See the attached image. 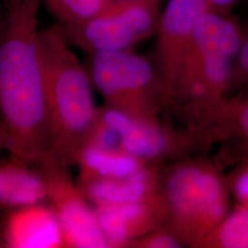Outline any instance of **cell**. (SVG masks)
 I'll list each match as a JSON object with an SVG mask.
<instances>
[{"label": "cell", "instance_id": "19", "mask_svg": "<svg viewBox=\"0 0 248 248\" xmlns=\"http://www.w3.org/2000/svg\"><path fill=\"white\" fill-rule=\"evenodd\" d=\"M232 189L240 205L248 208V162L234 175Z\"/></svg>", "mask_w": 248, "mask_h": 248}, {"label": "cell", "instance_id": "3", "mask_svg": "<svg viewBox=\"0 0 248 248\" xmlns=\"http://www.w3.org/2000/svg\"><path fill=\"white\" fill-rule=\"evenodd\" d=\"M244 34L231 13L208 10L199 19L169 104L188 129H198L226 98Z\"/></svg>", "mask_w": 248, "mask_h": 248}, {"label": "cell", "instance_id": "12", "mask_svg": "<svg viewBox=\"0 0 248 248\" xmlns=\"http://www.w3.org/2000/svg\"><path fill=\"white\" fill-rule=\"evenodd\" d=\"M78 183L90 203L96 207L130 203L155 195L160 191L161 177L156 165L150 164L131 177Z\"/></svg>", "mask_w": 248, "mask_h": 248}, {"label": "cell", "instance_id": "18", "mask_svg": "<svg viewBox=\"0 0 248 248\" xmlns=\"http://www.w3.org/2000/svg\"><path fill=\"white\" fill-rule=\"evenodd\" d=\"M234 86L248 87V29H245L242 46L233 66L232 87Z\"/></svg>", "mask_w": 248, "mask_h": 248}, {"label": "cell", "instance_id": "5", "mask_svg": "<svg viewBox=\"0 0 248 248\" xmlns=\"http://www.w3.org/2000/svg\"><path fill=\"white\" fill-rule=\"evenodd\" d=\"M107 106L144 120H159L168 102L154 60L132 50L90 54L88 69Z\"/></svg>", "mask_w": 248, "mask_h": 248}, {"label": "cell", "instance_id": "20", "mask_svg": "<svg viewBox=\"0 0 248 248\" xmlns=\"http://www.w3.org/2000/svg\"><path fill=\"white\" fill-rule=\"evenodd\" d=\"M209 9L221 13H231L241 0H204Z\"/></svg>", "mask_w": 248, "mask_h": 248}, {"label": "cell", "instance_id": "16", "mask_svg": "<svg viewBox=\"0 0 248 248\" xmlns=\"http://www.w3.org/2000/svg\"><path fill=\"white\" fill-rule=\"evenodd\" d=\"M62 26L82 24L95 17L110 0H42Z\"/></svg>", "mask_w": 248, "mask_h": 248}, {"label": "cell", "instance_id": "8", "mask_svg": "<svg viewBox=\"0 0 248 248\" xmlns=\"http://www.w3.org/2000/svg\"><path fill=\"white\" fill-rule=\"evenodd\" d=\"M209 9L204 0H169L155 31L154 62L169 107L199 19Z\"/></svg>", "mask_w": 248, "mask_h": 248}, {"label": "cell", "instance_id": "6", "mask_svg": "<svg viewBox=\"0 0 248 248\" xmlns=\"http://www.w3.org/2000/svg\"><path fill=\"white\" fill-rule=\"evenodd\" d=\"M162 0H110L88 21L62 26L72 47L90 54L132 50L155 35Z\"/></svg>", "mask_w": 248, "mask_h": 248}, {"label": "cell", "instance_id": "10", "mask_svg": "<svg viewBox=\"0 0 248 248\" xmlns=\"http://www.w3.org/2000/svg\"><path fill=\"white\" fill-rule=\"evenodd\" d=\"M2 211L0 248H65L58 217L46 202Z\"/></svg>", "mask_w": 248, "mask_h": 248}, {"label": "cell", "instance_id": "11", "mask_svg": "<svg viewBox=\"0 0 248 248\" xmlns=\"http://www.w3.org/2000/svg\"><path fill=\"white\" fill-rule=\"evenodd\" d=\"M122 151L138 159L156 165L201 143L197 133L188 129L178 132L160 123L130 116L122 132Z\"/></svg>", "mask_w": 248, "mask_h": 248}, {"label": "cell", "instance_id": "22", "mask_svg": "<svg viewBox=\"0 0 248 248\" xmlns=\"http://www.w3.org/2000/svg\"><path fill=\"white\" fill-rule=\"evenodd\" d=\"M2 150H5V143H4V136H3L2 125H1V121H0V152Z\"/></svg>", "mask_w": 248, "mask_h": 248}, {"label": "cell", "instance_id": "13", "mask_svg": "<svg viewBox=\"0 0 248 248\" xmlns=\"http://www.w3.org/2000/svg\"><path fill=\"white\" fill-rule=\"evenodd\" d=\"M47 189L41 172L9 158L0 160V209L45 202Z\"/></svg>", "mask_w": 248, "mask_h": 248}, {"label": "cell", "instance_id": "9", "mask_svg": "<svg viewBox=\"0 0 248 248\" xmlns=\"http://www.w3.org/2000/svg\"><path fill=\"white\" fill-rule=\"evenodd\" d=\"M109 248H126L133 240L165 227L167 209L161 190L139 202L94 207Z\"/></svg>", "mask_w": 248, "mask_h": 248}, {"label": "cell", "instance_id": "14", "mask_svg": "<svg viewBox=\"0 0 248 248\" xmlns=\"http://www.w3.org/2000/svg\"><path fill=\"white\" fill-rule=\"evenodd\" d=\"M78 181L131 177L150 165L122 150H104L83 146L76 159Z\"/></svg>", "mask_w": 248, "mask_h": 248}, {"label": "cell", "instance_id": "2", "mask_svg": "<svg viewBox=\"0 0 248 248\" xmlns=\"http://www.w3.org/2000/svg\"><path fill=\"white\" fill-rule=\"evenodd\" d=\"M39 51L45 85L50 155L62 166H75L94 123V86L89 72L57 22L40 30Z\"/></svg>", "mask_w": 248, "mask_h": 248}, {"label": "cell", "instance_id": "15", "mask_svg": "<svg viewBox=\"0 0 248 248\" xmlns=\"http://www.w3.org/2000/svg\"><path fill=\"white\" fill-rule=\"evenodd\" d=\"M198 248H248V208L228 213Z\"/></svg>", "mask_w": 248, "mask_h": 248}, {"label": "cell", "instance_id": "17", "mask_svg": "<svg viewBox=\"0 0 248 248\" xmlns=\"http://www.w3.org/2000/svg\"><path fill=\"white\" fill-rule=\"evenodd\" d=\"M184 246L177 236L166 227L153 231L140 238L133 240L128 248H179Z\"/></svg>", "mask_w": 248, "mask_h": 248}, {"label": "cell", "instance_id": "21", "mask_svg": "<svg viewBox=\"0 0 248 248\" xmlns=\"http://www.w3.org/2000/svg\"><path fill=\"white\" fill-rule=\"evenodd\" d=\"M6 26V1L0 0V41Z\"/></svg>", "mask_w": 248, "mask_h": 248}, {"label": "cell", "instance_id": "4", "mask_svg": "<svg viewBox=\"0 0 248 248\" xmlns=\"http://www.w3.org/2000/svg\"><path fill=\"white\" fill-rule=\"evenodd\" d=\"M166 209L165 227L184 247L197 248L228 213L227 186L206 160H181L161 177Z\"/></svg>", "mask_w": 248, "mask_h": 248}, {"label": "cell", "instance_id": "1", "mask_svg": "<svg viewBox=\"0 0 248 248\" xmlns=\"http://www.w3.org/2000/svg\"><path fill=\"white\" fill-rule=\"evenodd\" d=\"M0 41V121L11 159L38 168L50 155L45 85L39 51L42 0H5Z\"/></svg>", "mask_w": 248, "mask_h": 248}, {"label": "cell", "instance_id": "7", "mask_svg": "<svg viewBox=\"0 0 248 248\" xmlns=\"http://www.w3.org/2000/svg\"><path fill=\"white\" fill-rule=\"evenodd\" d=\"M46 184V202L62 226L66 248H108L94 206L72 178L68 168L51 155L38 168Z\"/></svg>", "mask_w": 248, "mask_h": 248}]
</instances>
